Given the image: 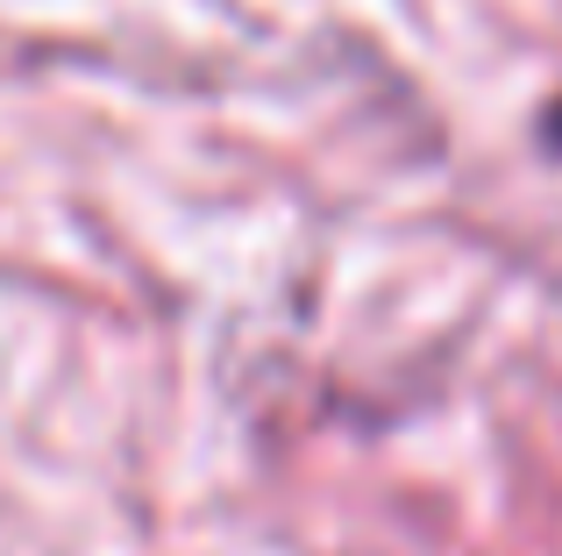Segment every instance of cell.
I'll return each instance as SVG.
<instances>
[{"label":"cell","mask_w":562,"mask_h":556,"mask_svg":"<svg viewBox=\"0 0 562 556\" xmlns=\"http://www.w3.org/2000/svg\"><path fill=\"white\" fill-rule=\"evenodd\" d=\"M541 143H555V151H562V100H555L549 114H541Z\"/></svg>","instance_id":"obj_1"}]
</instances>
